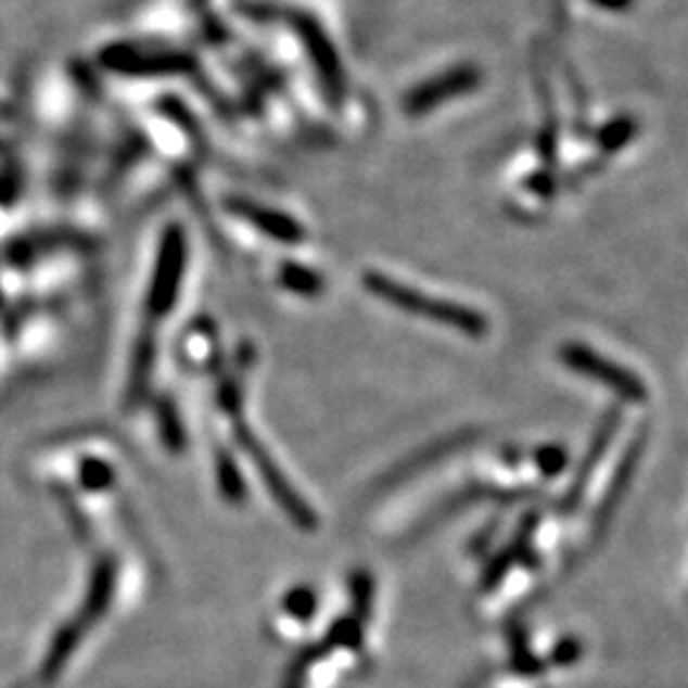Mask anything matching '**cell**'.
Here are the masks:
<instances>
[{
    "instance_id": "15",
    "label": "cell",
    "mask_w": 688,
    "mask_h": 688,
    "mask_svg": "<svg viewBox=\"0 0 688 688\" xmlns=\"http://www.w3.org/2000/svg\"><path fill=\"white\" fill-rule=\"evenodd\" d=\"M525 187L533 189L538 196H551L556 192V181L548 177V174H533V177L525 181Z\"/></svg>"
},
{
    "instance_id": "6",
    "label": "cell",
    "mask_w": 688,
    "mask_h": 688,
    "mask_svg": "<svg viewBox=\"0 0 688 688\" xmlns=\"http://www.w3.org/2000/svg\"><path fill=\"white\" fill-rule=\"evenodd\" d=\"M538 515L536 512H528L523 518L521 525H518L515 536L510 538V544L502 548L500 553L495 556L493 561L487 563L485 571H482V589H495L497 584L505 579V574L515 566V563H525V561H536V553L531 551V538L533 533L538 528Z\"/></svg>"
},
{
    "instance_id": "16",
    "label": "cell",
    "mask_w": 688,
    "mask_h": 688,
    "mask_svg": "<svg viewBox=\"0 0 688 688\" xmlns=\"http://www.w3.org/2000/svg\"><path fill=\"white\" fill-rule=\"evenodd\" d=\"M599 3L607 5V9H620V5H625L627 0H599Z\"/></svg>"
},
{
    "instance_id": "10",
    "label": "cell",
    "mask_w": 688,
    "mask_h": 688,
    "mask_svg": "<svg viewBox=\"0 0 688 688\" xmlns=\"http://www.w3.org/2000/svg\"><path fill=\"white\" fill-rule=\"evenodd\" d=\"M633 136H635V123L629 118H617L612 120L610 126L599 130V145H602L604 151H617L622 149V145L633 141Z\"/></svg>"
},
{
    "instance_id": "8",
    "label": "cell",
    "mask_w": 688,
    "mask_h": 688,
    "mask_svg": "<svg viewBox=\"0 0 688 688\" xmlns=\"http://www.w3.org/2000/svg\"><path fill=\"white\" fill-rule=\"evenodd\" d=\"M472 82H474V77L464 75V72H459V75H454V77L436 79V82H429L426 87H421L419 92L411 94V100H408V110H411L413 115L426 113V110L434 107L436 102H442L446 98H451V94L467 90V87H472Z\"/></svg>"
},
{
    "instance_id": "11",
    "label": "cell",
    "mask_w": 688,
    "mask_h": 688,
    "mask_svg": "<svg viewBox=\"0 0 688 688\" xmlns=\"http://www.w3.org/2000/svg\"><path fill=\"white\" fill-rule=\"evenodd\" d=\"M283 283L289 285L291 291H296V294H306V296H314L321 291V278L302 266H285Z\"/></svg>"
},
{
    "instance_id": "5",
    "label": "cell",
    "mask_w": 688,
    "mask_h": 688,
    "mask_svg": "<svg viewBox=\"0 0 688 688\" xmlns=\"http://www.w3.org/2000/svg\"><path fill=\"white\" fill-rule=\"evenodd\" d=\"M181 268H184V238L179 227L166 232L164 245H161V258L156 266V278L151 289V306L156 314H164L174 304V294L181 281Z\"/></svg>"
},
{
    "instance_id": "9",
    "label": "cell",
    "mask_w": 688,
    "mask_h": 688,
    "mask_svg": "<svg viewBox=\"0 0 688 688\" xmlns=\"http://www.w3.org/2000/svg\"><path fill=\"white\" fill-rule=\"evenodd\" d=\"M533 459H536V467L544 477H559L569 467V454L559 444H544L533 454Z\"/></svg>"
},
{
    "instance_id": "12",
    "label": "cell",
    "mask_w": 688,
    "mask_h": 688,
    "mask_svg": "<svg viewBox=\"0 0 688 688\" xmlns=\"http://www.w3.org/2000/svg\"><path fill=\"white\" fill-rule=\"evenodd\" d=\"M285 610L289 614H294L296 620H309L314 612H317V597H314L311 589H294L289 597H285Z\"/></svg>"
},
{
    "instance_id": "13",
    "label": "cell",
    "mask_w": 688,
    "mask_h": 688,
    "mask_svg": "<svg viewBox=\"0 0 688 688\" xmlns=\"http://www.w3.org/2000/svg\"><path fill=\"white\" fill-rule=\"evenodd\" d=\"M353 599H355V610L357 612H360V614L370 612L372 579H370V574H365V571H360V574H355V579H353Z\"/></svg>"
},
{
    "instance_id": "7",
    "label": "cell",
    "mask_w": 688,
    "mask_h": 688,
    "mask_svg": "<svg viewBox=\"0 0 688 688\" xmlns=\"http://www.w3.org/2000/svg\"><path fill=\"white\" fill-rule=\"evenodd\" d=\"M232 209L240 212V217H245L247 222H253L258 230L266 232L268 238L281 240V243H302L304 240V227L296 219L281 215V212H270L263 207H253V204L235 202Z\"/></svg>"
},
{
    "instance_id": "4",
    "label": "cell",
    "mask_w": 688,
    "mask_h": 688,
    "mask_svg": "<svg viewBox=\"0 0 688 688\" xmlns=\"http://www.w3.org/2000/svg\"><path fill=\"white\" fill-rule=\"evenodd\" d=\"M617 426H620V411H617V408H610V411L602 416V421L597 423V431H595V436H591V442L587 446V454H584L582 464L576 467L574 480H571L566 495H563L561 508H559L563 515H571V512L579 508L582 497H584V493H587V485H589L591 474H595L597 464L602 462V457L607 454V449H610L612 436H614V431H617Z\"/></svg>"
},
{
    "instance_id": "1",
    "label": "cell",
    "mask_w": 688,
    "mask_h": 688,
    "mask_svg": "<svg viewBox=\"0 0 688 688\" xmlns=\"http://www.w3.org/2000/svg\"><path fill=\"white\" fill-rule=\"evenodd\" d=\"M362 283L372 296L380 298V302L391 304L395 306V309L406 314H413V317L457 329V332L474 336V340H482V336L489 332L487 317L482 311L472 309V306L444 302V298H431L429 294H423V291H416L411 289V285L393 281V278L375 273V270H368L362 278Z\"/></svg>"
},
{
    "instance_id": "3",
    "label": "cell",
    "mask_w": 688,
    "mask_h": 688,
    "mask_svg": "<svg viewBox=\"0 0 688 688\" xmlns=\"http://www.w3.org/2000/svg\"><path fill=\"white\" fill-rule=\"evenodd\" d=\"M646 446H648V429H640L638 434L633 436V442L627 444V449L625 454H622L617 467H614L610 485H607L602 495V502H599L595 518H591V540L602 538L607 528H610V523L614 521V515H617L622 497L627 495L629 485H633V477L635 472H638Z\"/></svg>"
},
{
    "instance_id": "2",
    "label": "cell",
    "mask_w": 688,
    "mask_h": 688,
    "mask_svg": "<svg viewBox=\"0 0 688 688\" xmlns=\"http://www.w3.org/2000/svg\"><path fill=\"white\" fill-rule=\"evenodd\" d=\"M559 355L561 362L566 365L569 370L579 372V375H587L595 380V383L610 387V391L617 395V398L625 400V404H646L648 400V385L642 383L633 370L607 360V357L595 353L587 344L569 342L563 344Z\"/></svg>"
},
{
    "instance_id": "14",
    "label": "cell",
    "mask_w": 688,
    "mask_h": 688,
    "mask_svg": "<svg viewBox=\"0 0 688 688\" xmlns=\"http://www.w3.org/2000/svg\"><path fill=\"white\" fill-rule=\"evenodd\" d=\"M579 655H582V646L576 640H563L561 646L553 650V661L559 663V665L574 663Z\"/></svg>"
}]
</instances>
